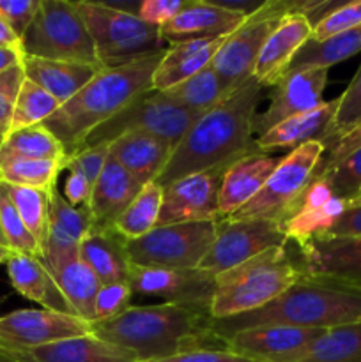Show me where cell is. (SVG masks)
I'll list each match as a JSON object with an SVG mask.
<instances>
[{
    "instance_id": "6da1fadb",
    "label": "cell",
    "mask_w": 361,
    "mask_h": 362,
    "mask_svg": "<svg viewBox=\"0 0 361 362\" xmlns=\"http://www.w3.org/2000/svg\"><path fill=\"white\" fill-rule=\"evenodd\" d=\"M262 92L264 87L251 76L198 117L176 145L156 184L166 187L188 175L229 168L239 159L260 152L253 133Z\"/></svg>"
},
{
    "instance_id": "7a4b0ae2",
    "label": "cell",
    "mask_w": 361,
    "mask_h": 362,
    "mask_svg": "<svg viewBox=\"0 0 361 362\" xmlns=\"http://www.w3.org/2000/svg\"><path fill=\"white\" fill-rule=\"evenodd\" d=\"M92 334L133 354L140 362H156L204 349H227L212 329L204 308L184 304L131 306L112 320L92 324Z\"/></svg>"
},
{
    "instance_id": "3957f363",
    "label": "cell",
    "mask_w": 361,
    "mask_h": 362,
    "mask_svg": "<svg viewBox=\"0 0 361 362\" xmlns=\"http://www.w3.org/2000/svg\"><path fill=\"white\" fill-rule=\"evenodd\" d=\"M165 52L124 66L105 67L76 95L42 122V126L64 145L67 158L84 147L92 131L113 119L140 92L151 88L152 74Z\"/></svg>"
},
{
    "instance_id": "277c9868",
    "label": "cell",
    "mask_w": 361,
    "mask_h": 362,
    "mask_svg": "<svg viewBox=\"0 0 361 362\" xmlns=\"http://www.w3.org/2000/svg\"><path fill=\"white\" fill-rule=\"evenodd\" d=\"M361 322V290L328 279L303 276L280 297L250 313L212 320V329L227 339L236 332L262 325L333 329Z\"/></svg>"
},
{
    "instance_id": "5b68a950",
    "label": "cell",
    "mask_w": 361,
    "mask_h": 362,
    "mask_svg": "<svg viewBox=\"0 0 361 362\" xmlns=\"http://www.w3.org/2000/svg\"><path fill=\"white\" fill-rule=\"evenodd\" d=\"M303 272L285 247H271L237 267L216 274V288L209 313L225 320L250 313L282 296Z\"/></svg>"
},
{
    "instance_id": "8992f818",
    "label": "cell",
    "mask_w": 361,
    "mask_h": 362,
    "mask_svg": "<svg viewBox=\"0 0 361 362\" xmlns=\"http://www.w3.org/2000/svg\"><path fill=\"white\" fill-rule=\"evenodd\" d=\"M74 6L91 32L101 67L124 66L168 48L161 28L140 20L131 11L87 0H78Z\"/></svg>"
},
{
    "instance_id": "52a82bcc",
    "label": "cell",
    "mask_w": 361,
    "mask_h": 362,
    "mask_svg": "<svg viewBox=\"0 0 361 362\" xmlns=\"http://www.w3.org/2000/svg\"><path fill=\"white\" fill-rule=\"evenodd\" d=\"M23 57L99 66L96 46L74 2L41 0L34 21L21 39Z\"/></svg>"
},
{
    "instance_id": "ba28073f",
    "label": "cell",
    "mask_w": 361,
    "mask_h": 362,
    "mask_svg": "<svg viewBox=\"0 0 361 362\" xmlns=\"http://www.w3.org/2000/svg\"><path fill=\"white\" fill-rule=\"evenodd\" d=\"M204 113L191 112L176 105L163 95V92L147 88L127 103L113 119L92 131L84 147L91 145H110L126 133H147L159 138L176 148L180 138L188 133L195 120ZM81 147V148H84Z\"/></svg>"
},
{
    "instance_id": "9c48e42d",
    "label": "cell",
    "mask_w": 361,
    "mask_h": 362,
    "mask_svg": "<svg viewBox=\"0 0 361 362\" xmlns=\"http://www.w3.org/2000/svg\"><path fill=\"white\" fill-rule=\"evenodd\" d=\"M218 221L154 226L144 237L126 240L131 265L145 269H198L211 250Z\"/></svg>"
},
{
    "instance_id": "30bf717a",
    "label": "cell",
    "mask_w": 361,
    "mask_h": 362,
    "mask_svg": "<svg viewBox=\"0 0 361 362\" xmlns=\"http://www.w3.org/2000/svg\"><path fill=\"white\" fill-rule=\"evenodd\" d=\"M326 148L321 141H308L283 156L257 197L230 218H264L285 223L315 177Z\"/></svg>"
},
{
    "instance_id": "8fae6325",
    "label": "cell",
    "mask_w": 361,
    "mask_h": 362,
    "mask_svg": "<svg viewBox=\"0 0 361 362\" xmlns=\"http://www.w3.org/2000/svg\"><path fill=\"white\" fill-rule=\"evenodd\" d=\"M297 4L299 2L292 0H269L258 4L243 25L227 35L211 66L230 92L250 80L262 46L283 18L296 9Z\"/></svg>"
},
{
    "instance_id": "7c38bea8",
    "label": "cell",
    "mask_w": 361,
    "mask_h": 362,
    "mask_svg": "<svg viewBox=\"0 0 361 362\" xmlns=\"http://www.w3.org/2000/svg\"><path fill=\"white\" fill-rule=\"evenodd\" d=\"M287 244L289 239L282 223L264 218H222L216 223L214 243L198 269L219 274L271 247Z\"/></svg>"
},
{
    "instance_id": "4fadbf2b",
    "label": "cell",
    "mask_w": 361,
    "mask_h": 362,
    "mask_svg": "<svg viewBox=\"0 0 361 362\" xmlns=\"http://www.w3.org/2000/svg\"><path fill=\"white\" fill-rule=\"evenodd\" d=\"M92 334V325L73 315L48 310H16L0 317V350L35 349L62 339Z\"/></svg>"
},
{
    "instance_id": "5bb4252c",
    "label": "cell",
    "mask_w": 361,
    "mask_h": 362,
    "mask_svg": "<svg viewBox=\"0 0 361 362\" xmlns=\"http://www.w3.org/2000/svg\"><path fill=\"white\" fill-rule=\"evenodd\" d=\"M130 286L138 296L159 297L170 304L209 310L216 274L204 269H145L131 265Z\"/></svg>"
},
{
    "instance_id": "9a60e30c",
    "label": "cell",
    "mask_w": 361,
    "mask_h": 362,
    "mask_svg": "<svg viewBox=\"0 0 361 362\" xmlns=\"http://www.w3.org/2000/svg\"><path fill=\"white\" fill-rule=\"evenodd\" d=\"M227 168L188 175L163 187V204L158 225L190 221H218L219 187Z\"/></svg>"
},
{
    "instance_id": "2e32d148",
    "label": "cell",
    "mask_w": 361,
    "mask_h": 362,
    "mask_svg": "<svg viewBox=\"0 0 361 362\" xmlns=\"http://www.w3.org/2000/svg\"><path fill=\"white\" fill-rule=\"evenodd\" d=\"M294 260L303 276L361 290V239L317 237L297 246Z\"/></svg>"
},
{
    "instance_id": "e0dca14e",
    "label": "cell",
    "mask_w": 361,
    "mask_h": 362,
    "mask_svg": "<svg viewBox=\"0 0 361 362\" xmlns=\"http://www.w3.org/2000/svg\"><path fill=\"white\" fill-rule=\"evenodd\" d=\"M328 69H297L283 74L275 85L271 103L262 115L257 117L255 133L264 134L276 124L296 117L299 113L311 112L324 103Z\"/></svg>"
},
{
    "instance_id": "ac0fdd59",
    "label": "cell",
    "mask_w": 361,
    "mask_h": 362,
    "mask_svg": "<svg viewBox=\"0 0 361 362\" xmlns=\"http://www.w3.org/2000/svg\"><path fill=\"white\" fill-rule=\"evenodd\" d=\"M322 332V329L262 325L236 332L227 338L225 343L230 352L255 362H290Z\"/></svg>"
},
{
    "instance_id": "d6986e66",
    "label": "cell",
    "mask_w": 361,
    "mask_h": 362,
    "mask_svg": "<svg viewBox=\"0 0 361 362\" xmlns=\"http://www.w3.org/2000/svg\"><path fill=\"white\" fill-rule=\"evenodd\" d=\"M354 198L336 197L322 177H314L299 204L283 223L289 243L296 246L322 237L350 207Z\"/></svg>"
},
{
    "instance_id": "ffe728a7",
    "label": "cell",
    "mask_w": 361,
    "mask_h": 362,
    "mask_svg": "<svg viewBox=\"0 0 361 362\" xmlns=\"http://www.w3.org/2000/svg\"><path fill=\"white\" fill-rule=\"evenodd\" d=\"M248 14L225 4L188 0L183 11L161 27L163 41L173 45L191 39L225 37L243 25Z\"/></svg>"
},
{
    "instance_id": "44dd1931",
    "label": "cell",
    "mask_w": 361,
    "mask_h": 362,
    "mask_svg": "<svg viewBox=\"0 0 361 362\" xmlns=\"http://www.w3.org/2000/svg\"><path fill=\"white\" fill-rule=\"evenodd\" d=\"M299 4L273 30V34L269 35L265 45L262 46L260 53H258L251 76L264 88L275 87L282 80L296 53L311 37L314 25L301 13Z\"/></svg>"
},
{
    "instance_id": "7402d4cb",
    "label": "cell",
    "mask_w": 361,
    "mask_h": 362,
    "mask_svg": "<svg viewBox=\"0 0 361 362\" xmlns=\"http://www.w3.org/2000/svg\"><path fill=\"white\" fill-rule=\"evenodd\" d=\"M280 161L282 158L255 152L229 166L219 187V218H230L251 198L257 197Z\"/></svg>"
},
{
    "instance_id": "603a6c76",
    "label": "cell",
    "mask_w": 361,
    "mask_h": 362,
    "mask_svg": "<svg viewBox=\"0 0 361 362\" xmlns=\"http://www.w3.org/2000/svg\"><path fill=\"white\" fill-rule=\"evenodd\" d=\"M7 354L21 362H140L131 352L94 334Z\"/></svg>"
},
{
    "instance_id": "cb8c5ba5",
    "label": "cell",
    "mask_w": 361,
    "mask_h": 362,
    "mask_svg": "<svg viewBox=\"0 0 361 362\" xmlns=\"http://www.w3.org/2000/svg\"><path fill=\"white\" fill-rule=\"evenodd\" d=\"M6 265L11 285L18 293L27 297L28 300L38 303L42 310L76 317L71 304L64 297L57 279L42 264L41 258L14 253Z\"/></svg>"
},
{
    "instance_id": "d4e9b609",
    "label": "cell",
    "mask_w": 361,
    "mask_h": 362,
    "mask_svg": "<svg viewBox=\"0 0 361 362\" xmlns=\"http://www.w3.org/2000/svg\"><path fill=\"white\" fill-rule=\"evenodd\" d=\"M225 39L227 35L214 39H191V41L168 45L152 74L151 88L163 92L200 73L202 69L211 66Z\"/></svg>"
},
{
    "instance_id": "484cf974",
    "label": "cell",
    "mask_w": 361,
    "mask_h": 362,
    "mask_svg": "<svg viewBox=\"0 0 361 362\" xmlns=\"http://www.w3.org/2000/svg\"><path fill=\"white\" fill-rule=\"evenodd\" d=\"M142 187L144 186L127 170H124L115 159L108 156L101 175L92 187L91 204H88L94 226L99 228L113 226L117 218L137 198Z\"/></svg>"
},
{
    "instance_id": "4316f807",
    "label": "cell",
    "mask_w": 361,
    "mask_h": 362,
    "mask_svg": "<svg viewBox=\"0 0 361 362\" xmlns=\"http://www.w3.org/2000/svg\"><path fill=\"white\" fill-rule=\"evenodd\" d=\"M80 260L103 285L130 281L131 262L126 253V239L113 226H92L80 243Z\"/></svg>"
},
{
    "instance_id": "83f0119b",
    "label": "cell",
    "mask_w": 361,
    "mask_h": 362,
    "mask_svg": "<svg viewBox=\"0 0 361 362\" xmlns=\"http://www.w3.org/2000/svg\"><path fill=\"white\" fill-rule=\"evenodd\" d=\"M172 156V147L147 133H126L110 144V158L115 159L142 186L156 182Z\"/></svg>"
},
{
    "instance_id": "f1b7e54d",
    "label": "cell",
    "mask_w": 361,
    "mask_h": 362,
    "mask_svg": "<svg viewBox=\"0 0 361 362\" xmlns=\"http://www.w3.org/2000/svg\"><path fill=\"white\" fill-rule=\"evenodd\" d=\"M336 106H338V99H333V101H324L311 112L290 117L255 138V145L260 152L269 154L271 151H278V148H292L294 151L308 141H322L331 126Z\"/></svg>"
},
{
    "instance_id": "f546056e",
    "label": "cell",
    "mask_w": 361,
    "mask_h": 362,
    "mask_svg": "<svg viewBox=\"0 0 361 362\" xmlns=\"http://www.w3.org/2000/svg\"><path fill=\"white\" fill-rule=\"evenodd\" d=\"M23 69L27 80L48 92L62 106L105 67L92 66V64L23 57Z\"/></svg>"
},
{
    "instance_id": "4dcf8cb0",
    "label": "cell",
    "mask_w": 361,
    "mask_h": 362,
    "mask_svg": "<svg viewBox=\"0 0 361 362\" xmlns=\"http://www.w3.org/2000/svg\"><path fill=\"white\" fill-rule=\"evenodd\" d=\"M357 52H361V27L340 32L322 41L308 39L296 53L287 73L297 69H329L335 64L356 55Z\"/></svg>"
},
{
    "instance_id": "1f68e13d",
    "label": "cell",
    "mask_w": 361,
    "mask_h": 362,
    "mask_svg": "<svg viewBox=\"0 0 361 362\" xmlns=\"http://www.w3.org/2000/svg\"><path fill=\"white\" fill-rule=\"evenodd\" d=\"M13 159H53L69 161L64 145L45 126L11 131L0 141V163Z\"/></svg>"
},
{
    "instance_id": "d6a6232c",
    "label": "cell",
    "mask_w": 361,
    "mask_h": 362,
    "mask_svg": "<svg viewBox=\"0 0 361 362\" xmlns=\"http://www.w3.org/2000/svg\"><path fill=\"white\" fill-rule=\"evenodd\" d=\"M290 362H361V322L326 329Z\"/></svg>"
},
{
    "instance_id": "836d02e7",
    "label": "cell",
    "mask_w": 361,
    "mask_h": 362,
    "mask_svg": "<svg viewBox=\"0 0 361 362\" xmlns=\"http://www.w3.org/2000/svg\"><path fill=\"white\" fill-rule=\"evenodd\" d=\"M53 278L57 279L64 297L71 304L76 317L88 322L91 325L94 324V304L103 286L101 279L80 258L53 272Z\"/></svg>"
},
{
    "instance_id": "e575fe53",
    "label": "cell",
    "mask_w": 361,
    "mask_h": 362,
    "mask_svg": "<svg viewBox=\"0 0 361 362\" xmlns=\"http://www.w3.org/2000/svg\"><path fill=\"white\" fill-rule=\"evenodd\" d=\"M227 94H230V90L225 87L222 78L216 74L212 66L205 67V69H202L195 76L180 81L176 87L163 90V95L166 99L197 113L209 112Z\"/></svg>"
},
{
    "instance_id": "d590c367",
    "label": "cell",
    "mask_w": 361,
    "mask_h": 362,
    "mask_svg": "<svg viewBox=\"0 0 361 362\" xmlns=\"http://www.w3.org/2000/svg\"><path fill=\"white\" fill-rule=\"evenodd\" d=\"M163 204V187L156 182L145 184L126 211L117 218L113 228L126 240L144 237L158 225Z\"/></svg>"
},
{
    "instance_id": "8d00e7d4",
    "label": "cell",
    "mask_w": 361,
    "mask_h": 362,
    "mask_svg": "<svg viewBox=\"0 0 361 362\" xmlns=\"http://www.w3.org/2000/svg\"><path fill=\"white\" fill-rule=\"evenodd\" d=\"M67 163L69 161L53 159H13L0 163V182L41 189L52 194L53 189H57L60 172L67 170Z\"/></svg>"
},
{
    "instance_id": "74e56055",
    "label": "cell",
    "mask_w": 361,
    "mask_h": 362,
    "mask_svg": "<svg viewBox=\"0 0 361 362\" xmlns=\"http://www.w3.org/2000/svg\"><path fill=\"white\" fill-rule=\"evenodd\" d=\"M6 187L18 214L23 219L25 226L32 233L35 243L39 244L42 253V244L46 240L50 223V193L32 189V187L11 186V184H6Z\"/></svg>"
},
{
    "instance_id": "f35d334b",
    "label": "cell",
    "mask_w": 361,
    "mask_h": 362,
    "mask_svg": "<svg viewBox=\"0 0 361 362\" xmlns=\"http://www.w3.org/2000/svg\"><path fill=\"white\" fill-rule=\"evenodd\" d=\"M59 108L60 103L55 98H52L48 92L32 83L30 80H25L16 98V103H14L13 119H11V126L7 133L25 129V127L41 126Z\"/></svg>"
},
{
    "instance_id": "ab89813d",
    "label": "cell",
    "mask_w": 361,
    "mask_h": 362,
    "mask_svg": "<svg viewBox=\"0 0 361 362\" xmlns=\"http://www.w3.org/2000/svg\"><path fill=\"white\" fill-rule=\"evenodd\" d=\"M361 124V66L354 78L350 80L349 87L345 88L338 98V106H336L335 117L331 120L328 133L322 138L321 144L324 145L326 152L331 151L342 138L353 133ZM324 152V154H326Z\"/></svg>"
},
{
    "instance_id": "60d3db41",
    "label": "cell",
    "mask_w": 361,
    "mask_h": 362,
    "mask_svg": "<svg viewBox=\"0 0 361 362\" xmlns=\"http://www.w3.org/2000/svg\"><path fill=\"white\" fill-rule=\"evenodd\" d=\"M0 226H2L9 250H13L14 253L41 258V247L35 243L32 233L25 226L23 219L18 214L4 182H0Z\"/></svg>"
},
{
    "instance_id": "b9f144b4",
    "label": "cell",
    "mask_w": 361,
    "mask_h": 362,
    "mask_svg": "<svg viewBox=\"0 0 361 362\" xmlns=\"http://www.w3.org/2000/svg\"><path fill=\"white\" fill-rule=\"evenodd\" d=\"M48 225L69 235L71 239L81 243L84 237L94 226V221H92L91 209L73 207L71 204H67V200L64 198V194L59 193V189H53V193L50 194Z\"/></svg>"
},
{
    "instance_id": "7bdbcfd3",
    "label": "cell",
    "mask_w": 361,
    "mask_h": 362,
    "mask_svg": "<svg viewBox=\"0 0 361 362\" xmlns=\"http://www.w3.org/2000/svg\"><path fill=\"white\" fill-rule=\"evenodd\" d=\"M315 177H322L336 197L354 198L361 194V147L350 152L345 159L336 163L326 172Z\"/></svg>"
},
{
    "instance_id": "ee69618b",
    "label": "cell",
    "mask_w": 361,
    "mask_h": 362,
    "mask_svg": "<svg viewBox=\"0 0 361 362\" xmlns=\"http://www.w3.org/2000/svg\"><path fill=\"white\" fill-rule=\"evenodd\" d=\"M361 27V0L343 2L335 11L322 18L311 32V41H322L340 32Z\"/></svg>"
},
{
    "instance_id": "f6af8a7d",
    "label": "cell",
    "mask_w": 361,
    "mask_h": 362,
    "mask_svg": "<svg viewBox=\"0 0 361 362\" xmlns=\"http://www.w3.org/2000/svg\"><path fill=\"white\" fill-rule=\"evenodd\" d=\"M131 290L130 283H110L103 285L96 297L94 304V324L112 320L122 315L127 308H131Z\"/></svg>"
},
{
    "instance_id": "bcb514c9",
    "label": "cell",
    "mask_w": 361,
    "mask_h": 362,
    "mask_svg": "<svg viewBox=\"0 0 361 362\" xmlns=\"http://www.w3.org/2000/svg\"><path fill=\"white\" fill-rule=\"evenodd\" d=\"M25 80L27 78H25L23 62L0 73V131L4 134H7V131H9L14 103H16Z\"/></svg>"
},
{
    "instance_id": "7dc6e473",
    "label": "cell",
    "mask_w": 361,
    "mask_h": 362,
    "mask_svg": "<svg viewBox=\"0 0 361 362\" xmlns=\"http://www.w3.org/2000/svg\"><path fill=\"white\" fill-rule=\"evenodd\" d=\"M110 156V145H91L84 147L71 156L67 163V170H76L87 179V182L94 187L96 180L101 175L103 166Z\"/></svg>"
},
{
    "instance_id": "c3c4849f",
    "label": "cell",
    "mask_w": 361,
    "mask_h": 362,
    "mask_svg": "<svg viewBox=\"0 0 361 362\" xmlns=\"http://www.w3.org/2000/svg\"><path fill=\"white\" fill-rule=\"evenodd\" d=\"M41 0H0V14L20 41L34 21Z\"/></svg>"
},
{
    "instance_id": "681fc988",
    "label": "cell",
    "mask_w": 361,
    "mask_h": 362,
    "mask_svg": "<svg viewBox=\"0 0 361 362\" xmlns=\"http://www.w3.org/2000/svg\"><path fill=\"white\" fill-rule=\"evenodd\" d=\"M186 4L188 0H145V2L138 4L137 16L161 28L177 13H180Z\"/></svg>"
},
{
    "instance_id": "f907efd6",
    "label": "cell",
    "mask_w": 361,
    "mask_h": 362,
    "mask_svg": "<svg viewBox=\"0 0 361 362\" xmlns=\"http://www.w3.org/2000/svg\"><path fill=\"white\" fill-rule=\"evenodd\" d=\"M322 237H328V239H361V194L354 197L350 207Z\"/></svg>"
},
{
    "instance_id": "816d5d0a",
    "label": "cell",
    "mask_w": 361,
    "mask_h": 362,
    "mask_svg": "<svg viewBox=\"0 0 361 362\" xmlns=\"http://www.w3.org/2000/svg\"><path fill=\"white\" fill-rule=\"evenodd\" d=\"M360 147H361V124L353 131V133H349L345 138H342V140H340L338 144L331 148V151H328L324 156H322L315 175H319V173L326 172V170H329L331 166H335L336 163H340L342 159H345L350 152H354L356 148H360Z\"/></svg>"
},
{
    "instance_id": "f5cc1de1",
    "label": "cell",
    "mask_w": 361,
    "mask_h": 362,
    "mask_svg": "<svg viewBox=\"0 0 361 362\" xmlns=\"http://www.w3.org/2000/svg\"><path fill=\"white\" fill-rule=\"evenodd\" d=\"M156 362H255L239 354L230 352L229 349H204L193 350V352L179 354V356L168 357Z\"/></svg>"
},
{
    "instance_id": "db71d44e",
    "label": "cell",
    "mask_w": 361,
    "mask_h": 362,
    "mask_svg": "<svg viewBox=\"0 0 361 362\" xmlns=\"http://www.w3.org/2000/svg\"><path fill=\"white\" fill-rule=\"evenodd\" d=\"M92 186L84 175L76 170H69L66 182H64V198L73 207H88L91 204Z\"/></svg>"
},
{
    "instance_id": "11a10c76",
    "label": "cell",
    "mask_w": 361,
    "mask_h": 362,
    "mask_svg": "<svg viewBox=\"0 0 361 362\" xmlns=\"http://www.w3.org/2000/svg\"><path fill=\"white\" fill-rule=\"evenodd\" d=\"M21 62H23V53H21V49L0 46V73L9 69V67L18 66Z\"/></svg>"
},
{
    "instance_id": "9f6ffc18",
    "label": "cell",
    "mask_w": 361,
    "mask_h": 362,
    "mask_svg": "<svg viewBox=\"0 0 361 362\" xmlns=\"http://www.w3.org/2000/svg\"><path fill=\"white\" fill-rule=\"evenodd\" d=\"M0 46H7V48L21 49L20 37H18V35L14 34L13 30H11V27L7 25V21L4 20L2 14H0ZM21 53H23V52H21Z\"/></svg>"
},
{
    "instance_id": "6f0895ef",
    "label": "cell",
    "mask_w": 361,
    "mask_h": 362,
    "mask_svg": "<svg viewBox=\"0 0 361 362\" xmlns=\"http://www.w3.org/2000/svg\"><path fill=\"white\" fill-rule=\"evenodd\" d=\"M13 255H14L13 250H9V247H6V246H0V265L7 264V260H9Z\"/></svg>"
},
{
    "instance_id": "680465c9",
    "label": "cell",
    "mask_w": 361,
    "mask_h": 362,
    "mask_svg": "<svg viewBox=\"0 0 361 362\" xmlns=\"http://www.w3.org/2000/svg\"><path fill=\"white\" fill-rule=\"evenodd\" d=\"M0 362H21V361H18L16 357L9 356V354H7V352L0 350Z\"/></svg>"
},
{
    "instance_id": "91938a15",
    "label": "cell",
    "mask_w": 361,
    "mask_h": 362,
    "mask_svg": "<svg viewBox=\"0 0 361 362\" xmlns=\"http://www.w3.org/2000/svg\"><path fill=\"white\" fill-rule=\"evenodd\" d=\"M0 246H6V247H9V246H7V243H6V237H4L2 226H0Z\"/></svg>"
},
{
    "instance_id": "94428289",
    "label": "cell",
    "mask_w": 361,
    "mask_h": 362,
    "mask_svg": "<svg viewBox=\"0 0 361 362\" xmlns=\"http://www.w3.org/2000/svg\"><path fill=\"white\" fill-rule=\"evenodd\" d=\"M4 136H6V134H4V133H2V131H0V141H2V140H4Z\"/></svg>"
}]
</instances>
